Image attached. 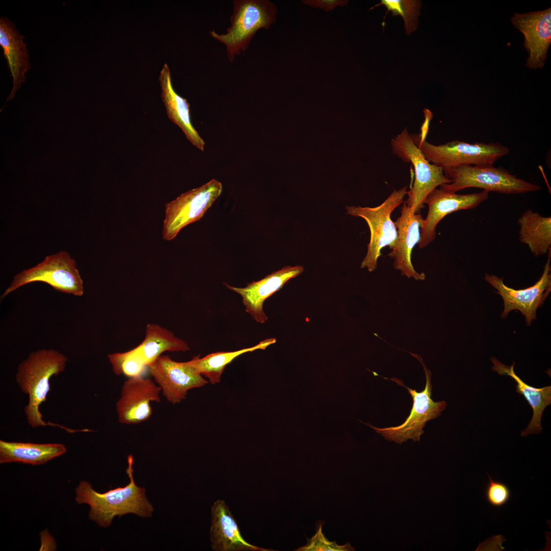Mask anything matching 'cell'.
<instances>
[{
  "label": "cell",
  "instance_id": "6da1fadb",
  "mask_svg": "<svg viewBox=\"0 0 551 551\" xmlns=\"http://www.w3.org/2000/svg\"><path fill=\"white\" fill-rule=\"evenodd\" d=\"M126 473L130 483L125 487H117L105 493L95 491L91 485L81 481L76 488L75 499L77 504H88L90 510L89 518L103 527H109L116 516L119 517L129 513L142 517H150L154 509L146 497L145 489L137 486L133 476L134 458H127Z\"/></svg>",
  "mask_w": 551,
  "mask_h": 551
},
{
  "label": "cell",
  "instance_id": "7a4b0ae2",
  "mask_svg": "<svg viewBox=\"0 0 551 551\" xmlns=\"http://www.w3.org/2000/svg\"><path fill=\"white\" fill-rule=\"evenodd\" d=\"M67 357L53 349H42L32 352L18 366L16 381L20 388L29 396V403L24 408L30 425L33 428L44 426L60 427L69 433L77 430L51 422H45L39 411V406L46 400L51 390L49 379L62 372Z\"/></svg>",
  "mask_w": 551,
  "mask_h": 551
},
{
  "label": "cell",
  "instance_id": "3957f363",
  "mask_svg": "<svg viewBox=\"0 0 551 551\" xmlns=\"http://www.w3.org/2000/svg\"><path fill=\"white\" fill-rule=\"evenodd\" d=\"M231 26L225 34H218L214 30L211 36L225 44L229 61L244 52L256 32L261 28L268 29L276 21L277 7L267 0H236L233 1Z\"/></svg>",
  "mask_w": 551,
  "mask_h": 551
},
{
  "label": "cell",
  "instance_id": "277c9868",
  "mask_svg": "<svg viewBox=\"0 0 551 551\" xmlns=\"http://www.w3.org/2000/svg\"><path fill=\"white\" fill-rule=\"evenodd\" d=\"M411 136L425 158L440 167L444 173L461 165H493L510 152L507 146L498 142L470 143L454 140L435 145L425 140V134H414Z\"/></svg>",
  "mask_w": 551,
  "mask_h": 551
},
{
  "label": "cell",
  "instance_id": "5b68a950",
  "mask_svg": "<svg viewBox=\"0 0 551 551\" xmlns=\"http://www.w3.org/2000/svg\"><path fill=\"white\" fill-rule=\"evenodd\" d=\"M444 174L451 182L441 185L440 189L451 192L470 187L504 194L525 193L541 189L540 185L518 178L502 166L495 167L493 165H461Z\"/></svg>",
  "mask_w": 551,
  "mask_h": 551
},
{
  "label": "cell",
  "instance_id": "8992f818",
  "mask_svg": "<svg viewBox=\"0 0 551 551\" xmlns=\"http://www.w3.org/2000/svg\"><path fill=\"white\" fill-rule=\"evenodd\" d=\"M409 354L417 359L423 367L426 379L423 390L417 392L415 389L407 387L402 381L396 378H383L393 381L408 390L413 399L412 407L409 415L402 424L395 427L379 428L369 423L363 422L386 439L399 444L408 439L419 441L420 436L424 433L423 428L427 422L438 417L446 406V403L444 400L434 402L432 399V372L427 367L422 358L416 354L410 352Z\"/></svg>",
  "mask_w": 551,
  "mask_h": 551
},
{
  "label": "cell",
  "instance_id": "52a82bcc",
  "mask_svg": "<svg viewBox=\"0 0 551 551\" xmlns=\"http://www.w3.org/2000/svg\"><path fill=\"white\" fill-rule=\"evenodd\" d=\"M407 186L394 190L380 205L373 208L348 206L346 213L364 219L369 226L370 237L366 255L361 264V268H367L372 272L377 268V261L381 255V250L386 246L391 249L394 245L397 231L391 219V214L403 202L407 193Z\"/></svg>",
  "mask_w": 551,
  "mask_h": 551
},
{
  "label": "cell",
  "instance_id": "ba28073f",
  "mask_svg": "<svg viewBox=\"0 0 551 551\" xmlns=\"http://www.w3.org/2000/svg\"><path fill=\"white\" fill-rule=\"evenodd\" d=\"M43 282L59 292L81 296L84 292L83 281L76 261L66 252L46 256L30 268L16 274L1 296L4 298L20 287L33 282Z\"/></svg>",
  "mask_w": 551,
  "mask_h": 551
},
{
  "label": "cell",
  "instance_id": "9c48e42d",
  "mask_svg": "<svg viewBox=\"0 0 551 551\" xmlns=\"http://www.w3.org/2000/svg\"><path fill=\"white\" fill-rule=\"evenodd\" d=\"M391 146L394 155L413 166L415 180L413 186L407 191L408 198L405 203L417 214L431 192L439 186L450 183L451 180L445 176L440 167L425 158L406 128L391 139Z\"/></svg>",
  "mask_w": 551,
  "mask_h": 551
},
{
  "label": "cell",
  "instance_id": "30bf717a",
  "mask_svg": "<svg viewBox=\"0 0 551 551\" xmlns=\"http://www.w3.org/2000/svg\"><path fill=\"white\" fill-rule=\"evenodd\" d=\"M221 183L215 179L188 190L165 205L162 237L170 241L185 227L200 220L222 191Z\"/></svg>",
  "mask_w": 551,
  "mask_h": 551
},
{
  "label": "cell",
  "instance_id": "8fae6325",
  "mask_svg": "<svg viewBox=\"0 0 551 551\" xmlns=\"http://www.w3.org/2000/svg\"><path fill=\"white\" fill-rule=\"evenodd\" d=\"M548 253V259L541 278L528 288L516 290L506 286L503 278L485 274L484 279L497 290L496 293L501 295L504 300L502 318H505L511 311L516 310L524 316L528 326L536 319L537 308L541 307L550 291V249Z\"/></svg>",
  "mask_w": 551,
  "mask_h": 551
},
{
  "label": "cell",
  "instance_id": "7c38bea8",
  "mask_svg": "<svg viewBox=\"0 0 551 551\" xmlns=\"http://www.w3.org/2000/svg\"><path fill=\"white\" fill-rule=\"evenodd\" d=\"M147 367L163 396L173 404L184 399L189 390L208 383L188 361L177 362L167 355H161Z\"/></svg>",
  "mask_w": 551,
  "mask_h": 551
},
{
  "label": "cell",
  "instance_id": "4fadbf2b",
  "mask_svg": "<svg viewBox=\"0 0 551 551\" xmlns=\"http://www.w3.org/2000/svg\"><path fill=\"white\" fill-rule=\"evenodd\" d=\"M489 192L485 190L466 194H457L441 189H434L425 198L424 204L428 206V213L421 227L420 248L432 242L436 237V228L439 222L449 213L473 209L486 201Z\"/></svg>",
  "mask_w": 551,
  "mask_h": 551
},
{
  "label": "cell",
  "instance_id": "5bb4252c",
  "mask_svg": "<svg viewBox=\"0 0 551 551\" xmlns=\"http://www.w3.org/2000/svg\"><path fill=\"white\" fill-rule=\"evenodd\" d=\"M161 392V388L148 378L141 375L129 378L124 382L116 404L119 422L137 424L148 419L152 414L151 403L160 401Z\"/></svg>",
  "mask_w": 551,
  "mask_h": 551
},
{
  "label": "cell",
  "instance_id": "9a60e30c",
  "mask_svg": "<svg viewBox=\"0 0 551 551\" xmlns=\"http://www.w3.org/2000/svg\"><path fill=\"white\" fill-rule=\"evenodd\" d=\"M512 23L524 37V46L529 53L525 66L542 68L551 43V9L520 14L515 13Z\"/></svg>",
  "mask_w": 551,
  "mask_h": 551
},
{
  "label": "cell",
  "instance_id": "2e32d148",
  "mask_svg": "<svg viewBox=\"0 0 551 551\" xmlns=\"http://www.w3.org/2000/svg\"><path fill=\"white\" fill-rule=\"evenodd\" d=\"M304 268L301 265L286 266L272 272L262 279L248 283L244 288L224 284L230 290L240 294L246 312L257 322L264 323L268 318L264 313V301L281 289L289 280L301 274Z\"/></svg>",
  "mask_w": 551,
  "mask_h": 551
},
{
  "label": "cell",
  "instance_id": "e0dca14e",
  "mask_svg": "<svg viewBox=\"0 0 551 551\" xmlns=\"http://www.w3.org/2000/svg\"><path fill=\"white\" fill-rule=\"evenodd\" d=\"M423 219L419 214L414 213L405 202L401 214L394 222L397 229V237L389 254L394 259L393 267L401 274L416 280H424V273L417 272L411 262V253L420 238V228Z\"/></svg>",
  "mask_w": 551,
  "mask_h": 551
},
{
  "label": "cell",
  "instance_id": "ac0fdd59",
  "mask_svg": "<svg viewBox=\"0 0 551 551\" xmlns=\"http://www.w3.org/2000/svg\"><path fill=\"white\" fill-rule=\"evenodd\" d=\"M210 532L211 546L214 550H272L255 546L244 540L237 522L222 500H216L212 507Z\"/></svg>",
  "mask_w": 551,
  "mask_h": 551
},
{
  "label": "cell",
  "instance_id": "d6986e66",
  "mask_svg": "<svg viewBox=\"0 0 551 551\" xmlns=\"http://www.w3.org/2000/svg\"><path fill=\"white\" fill-rule=\"evenodd\" d=\"M24 37L9 18L1 17L0 45L13 77V86L7 101L13 98L21 84L24 83V74L31 68L27 44L23 41Z\"/></svg>",
  "mask_w": 551,
  "mask_h": 551
},
{
  "label": "cell",
  "instance_id": "ffe728a7",
  "mask_svg": "<svg viewBox=\"0 0 551 551\" xmlns=\"http://www.w3.org/2000/svg\"><path fill=\"white\" fill-rule=\"evenodd\" d=\"M159 79L162 90L161 97L168 118L180 128L193 145L203 151L205 143L191 123L190 105L185 98L174 91L171 83L170 72L166 64L164 65Z\"/></svg>",
  "mask_w": 551,
  "mask_h": 551
},
{
  "label": "cell",
  "instance_id": "44dd1931",
  "mask_svg": "<svg viewBox=\"0 0 551 551\" xmlns=\"http://www.w3.org/2000/svg\"><path fill=\"white\" fill-rule=\"evenodd\" d=\"M493 364L492 369L500 375L510 376L516 382V392L522 394L531 406L533 414L527 428L521 432V436H527L541 432V417L545 408L551 404V386L537 388L524 383L514 371L515 363L508 366L494 357L491 359Z\"/></svg>",
  "mask_w": 551,
  "mask_h": 551
},
{
  "label": "cell",
  "instance_id": "7402d4cb",
  "mask_svg": "<svg viewBox=\"0 0 551 551\" xmlns=\"http://www.w3.org/2000/svg\"><path fill=\"white\" fill-rule=\"evenodd\" d=\"M66 452V447L61 443L38 444L0 440L1 463L21 462L41 465Z\"/></svg>",
  "mask_w": 551,
  "mask_h": 551
},
{
  "label": "cell",
  "instance_id": "603a6c76",
  "mask_svg": "<svg viewBox=\"0 0 551 551\" xmlns=\"http://www.w3.org/2000/svg\"><path fill=\"white\" fill-rule=\"evenodd\" d=\"M187 343L170 331L156 324L146 326L144 340L133 349L147 367L166 352H186Z\"/></svg>",
  "mask_w": 551,
  "mask_h": 551
},
{
  "label": "cell",
  "instance_id": "cb8c5ba5",
  "mask_svg": "<svg viewBox=\"0 0 551 551\" xmlns=\"http://www.w3.org/2000/svg\"><path fill=\"white\" fill-rule=\"evenodd\" d=\"M519 241L528 245L535 256L543 255L550 249L551 217L540 215L531 209L518 219Z\"/></svg>",
  "mask_w": 551,
  "mask_h": 551
},
{
  "label": "cell",
  "instance_id": "d4e9b609",
  "mask_svg": "<svg viewBox=\"0 0 551 551\" xmlns=\"http://www.w3.org/2000/svg\"><path fill=\"white\" fill-rule=\"evenodd\" d=\"M276 342L275 338H269L257 345L234 352H219L209 354L203 358L193 357L190 364L201 374L207 378L212 384L220 381L221 374L226 365L239 356L257 349H265Z\"/></svg>",
  "mask_w": 551,
  "mask_h": 551
},
{
  "label": "cell",
  "instance_id": "484cf974",
  "mask_svg": "<svg viewBox=\"0 0 551 551\" xmlns=\"http://www.w3.org/2000/svg\"><path fill=\"white\" fill-rule=\"evenodd\" d=\"M383 5L387 9L385 16L388 11H391L392 16L400 15L404 19L406 34L410 35L417 28V17L419 14L421 2L413 0H382L381 3L371 7L369 10Z\"/></svg>",
  "mask_w": 551,
  "mask_h": 551
},
{
  "label": "cell",
  "instance_id": "4316f807",
  "mask_svg": "<svg viewBox=\"0 0 551 551\" xmlns=\"http://www.w3.org/2000/svg\"><path fill=\"white\" fill-rule=\"evenodd\" d=\"M108 360L113 372L129 378L140 376L147 367L134 350L108 355Z\"/></svg>",
  "mask_w": 551,
  "mask_h": 551
},
{
  "label": "cell",
  "instance_id": "83f0119b",
  "mask_svg": "<svg viewBox=\"0 0 551 551\" xmlns=\"http://www.w3.org/2000/svg\"><path fill=\"white\" fill-rule=\"evenodd\" d=\"M322 524L319 523L315 535L310 539L304 546L298 548L296 550L308 551H349L354 550L349 543L343 545H339L336 542L329 541L322 532Z\"/></svg>",
  "mask_w": 551,
  "mask_h": 551
},
{
  "label": "cell",
  "instance_id": "f1b7e54d",
  "mask_svg": "<svg viewBox=\"0 0 551 551\" xmlns=\"http://www.w3.org/2000/svg\"><path fill=\"white\" fill-rule=\"evenodd\" d=\"M487 475L489 482L485 489L486 499L494 507H502L510 499L511 491L506 484L495 481L488 474Z\"/></svg>",
  "mask_w": 551,
  "mask_h": 551
},
{
  "label": "cell",
  "instance_id": "f546056e",
  "mask_svg": "<svg viewBox=\"0 0 551 551\" xmlns=\"http://www.w3.org/2000/svg\"><path fill=\"white\" fill-rule=\"evenodd\" d=\"M302 2L311 7L323 9L325 12L335 9L337 6L343 7L348 3L344 0H307Z\"/></svg>",
  "mask_w": 551,
  "mask_h": 551
}]
</instances>
